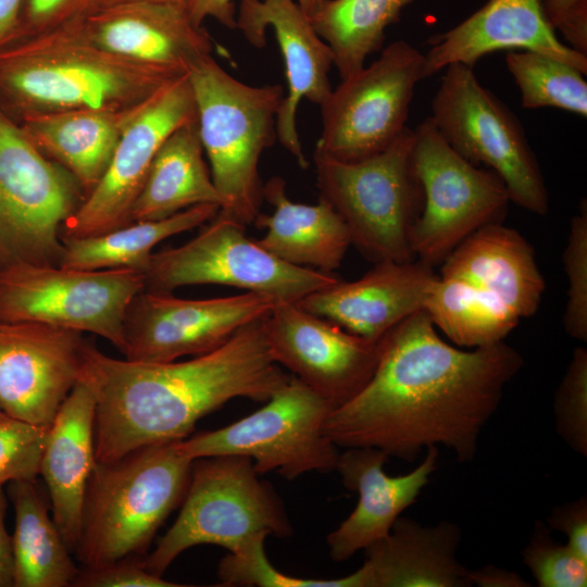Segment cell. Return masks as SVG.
I'll use <instances>...</instances> for the list:
<instances>
[{
    "label": "cell",
    "instance_id": "37",
    "mask_svg": "<svg viewBox=\"0 0 587 587\" xmlns=\"http://www.w3.org/2000/svg\"><path fill=\"white\" fill-rule=\"evenodd\" d=\"M555 432L576 453L587 455V349L577 347L554 392Z\"/></svg>",
    "mask_w": 587,
    "mask_h": 587
},
{
    "label": "cell",
    "instance_id": "25",
    "mask_svg": "<svg viewBox=\"0 0 587 587\" xmlns=\"http://www.w3.org/2000/svg\"><path fill=\"white\" fill-rule=\"evenodd\" d=\"M439 276L487 291L520 319L538 311L546 290L534 248L501 222L483 226L458 245L441 262Z\"/></svg>",
    "mask_w": 587,
    "mask_h": 587
},
{
    "label": "cell",
    "instance_id": "26",
    "mask_svg": "<svg viewBox=\"0 0 587 587\" xmlns=\"http://www.w3.org/2000/svg\"><path fill=\"white\" fill-rule=\"evenodd\" d=\"M461 529L449 521L433 526L400 516L389 534L365 549L362 587H467L469 569L457 551Z\"/></svg>",
    "mask_w": 587,
    "mask_h": 587
},
{
    "label": "cell",
    "instance_id": "23",
    "mask_svg": "<svg viewBox=\"0 0 587 587\" xmlns=\"http://www.w3.org/2000/svg\"><path fill=\"white\" fill-rule=\"evenodd\" d=\"M437 277L433 266L416 259L382 261L359 279H339L297 303L354 335L378 341L397 324L423 310Z\"/></svg>",
    "mask_w": 587,
    "mask_h": 587
},
{
    "label": "cell",
    "instance_id": "6",
    "mask_svg": "<svg viewBox=\"0 0 587 587\" xmlns=\"http://www.w3.org/2000/svg\"><path fill=\"white\" fill-rule=\"evenodd\" d=\"M414 130L407 127L386 150L340 161L315 149L320 199L345 222L351 246L374 263L414 260L410 229L423 207L412 164Z\"/></svg>",
    "mask_w": 587,
    "mask_h": 587
},
{
    "label": "cell",
    "instance_id": "41",
    "mask_svg": "<svg viewBox=\"0 0 587 587\" xmlns=\"http://www.w3.org/2000/svg\"><path fill=\"white\" fill-rule=\"evenodd\" d=\"M72 586L78 587H179L150 572L142 560L124 559L100 567L79 571Z\"/></svg>",
    "mask_w": 587,
    "mask_h": 587
},
{
    "label": "cell",
    "instance_id": "18",
    "mask_svg": "<svg viewBox=\"0 0 587 587\" xmlns=\"http://www.w3.org/2000/svg\"><path fill=\"white\" fill-rule=\"evenodd\" d=\"M83 333L40 323H0V410L49 426L79 380Z\"/></svg>",
    "mask_w": 587,
    "mask_h": 587
},
{
    "label": "cell",
    "instance_id": "34",
    "mask_svg": "<svg viewBox=\"0 0 587 587\" xmlns=\"http://www.w3.org/2000/svg\"><path fill=\"white\" fill-rule=\"evenodd\" d=\"M505 63L524 109L549 107L587 116V83L578 68L532 51H509Z\"/></svg>",
    "mask_w": 587,
    "mask_h": 587
},
{
    "label": "cell",
    "instance_id": "13",
    "mask_svg": "<svg viewBox=\"0 0 587 587\" xmlns=\"http://www.w3.org/2000/svg\"><path fill=\"white\" fill-rule=\"evenodd\" d=\"M143 289V273L132 268L13 265L0 270V323L91 333L123 352L126 310Z\"/></svg>",
    "mask_w": 587,
    "mask_h": 587
},
{
    "label": "cell",
    "instance_id": "15",
    "mask_svg": "<svg viewBox=\"0 0 587 587\" xmlns=\"http://www.w3.org/2000/svg\"><path fill=\"white\" fill-rule=\"evenodd\" d=\"M197 122L188 74L136 105L126 117L109 166L62 227V236L98 235L127 225L160 147L179 127Z\"/></svg>",
    "mask_w": 587,
    "mask_h": 587
},
{
    "label": "cell",
    "instance_id": "28",
    "mask_svg": "<svg viewBox=\"0 0 587 587\" xmlns=\"http://www.w3.org/2000/svg\"><path fill=\"white\" fill-rule=\"evenodd\" d=\"M134 108L42 113L27 116L18 125L41 153L77 179L87 196L105 173Z\"/></svg>",
    "mask_w": 587,
    "mask_h": 587
},
{
    "label": "cell",
    "instance_id": "10",
    "mask_svg": "<svg viewBox=\"0 0 587 587\" xmlns=\"http://www.w3.org/2000/svg\"><path fill=\"white\" fill-rule=\"evenodd\" d=\"M334 405L298 377L290 378L252 414L222 428L178 440L191 460L241 455L259 474L275 472L292 480L309 472L336 467L337 446L325 435L324 423Z\"/></svg>",
    "mask_w": 587,
    "mask_h": 587
},
{
    "label": "cell",
    "instance_id": "12",
    "mask_svg": "<svg viewBox=\"0 0 587 587\" xmlns=\"http://www.w3.org/2000/svg\"><path fill=\"white\" fill-rule=\"evenodd\" d=\"M208 223L186 243L152 253L143 272V290L222 285L298 302L339 280L332 273L279 260L247 237V226L221 210Z\"/></svg>",
    "mask_w": 587,
    "mask_h": 587
},
{
    "label": "cell",
    "instance_id": "22",
    "mask_svg": "<svg viewBox=\"0 0 587 587\" xmlns=\"http://www.w3.org/2000/svg\"><path fill=\"white\" fill-rule=\"evenodd\" d=\"M424 54V77L448 65L473 68L488 53L501 50L532 51L553 58L587 73V55L564 45L549 24L541 0H488L453 28L432 36Z\"/></svg>",
    "mask_w": 587,
    "mask_h": 587
},
{
    "label": "cell",
    "instance_id": "1",
    "mask_svg": "<svg viewBox=\"0 0 587 587\" xmlns=\"http://www.w3.org/2000/svg\"><path fill=\"white\" fill-rule=\"evenodd\" d=\"M376 369L364 388L335 408L323 430L337 446L374 447L413 462L439 445L471 462L507 385L524 365L500 341L460 349L444 341L420 310L378 341Z\"/></svg>",
    "mask_w": 587,
    "mask_h": 587
},
{
    "label": "cell",
    "instance_id": "39",
    "mask_svg": "<svg viewBox=\"0 0 587 587\" xmlns=\"http://www.w3.org/2000/svg\"><path fill=\"white\" fill-rule=\"evenodd\" d=\"M49 427L9 416L0 420V487L36 479Z\"/></svg>",
    "mask_w": 587,
    "mask_h": 587
},
{
    "label": "cell",
    "instance_id": "46",
    "mask_svg": "<svg viewBox=\"0 0 587 587\" xmlns=\"http://www.w3.org/2000/svg\"><path fill=\"white\" fill-rule=\"evenodd\" d=\"M5 511L7 498L0 487V587L13 586L12 537L5 528Z\"/></svg>",
    "mask_w": 587,
    "mask_h": 587
},
{
    "label": "cell",
    "instance_id": "50",
    "mask_svg": "<svg viewBox=\"0 0 587 587\" xmlns=\"http://www.w3.org/2000/svg\"><path fill=\"white\" fill-rule=\"evenodd\" d=\"M8 417L1 410H0V420Z\"/></svg>",
    "mask_w": 587,
    "mask_h": 587
},
{
    "label": "cell",
    "instance_id": "42",
    "mask_svg": "<svg viewBox=\"0 0 587 587\" xmlns=\"http://www.w3.org/2000/svg\"><path fill=\"white\" fill-rule=\"evenodd\" d=\"M544 13L567 46L587 55V0H541Z\"/></svg>",
    "mask_w": 587,
    "mask_h": 587
},
{
    "label": "cell",
    "instance_id": "29",
    "mask_svg": "<svg viewBox=\"0 0 587 587\" xmlns=\"http://www.w3.org/2000/svg\"><path fill=\"white\" fill-rule=\"evenodd\" d=\"M203 153L197 122L173 132L153 158L130 222L166 218L199 204L221 207Z\"/></svg>",
    "mask_w": 587,
    "mask_h": 587
},
{
    "label": "cell",
    "instance_id": "40",
    "mask_svg": "<svg viewBox=\"0 0 587 587\" xmlns=\"http://www.w3.org/2000/svg\"><path fill=\"white\" fill-rule=\"evenodd\" d=\"M102 0H23L11 41L39 35L83 16ZM10 41V42H11Z\"/></svg>",
    "mask_w": 587,
    "mask_h": 587
},
{
    "label": "cell",
    "instance_id": "43",
    "mask_svg": "<svg viewBox=\"0 0 587 587\" xmlns=\"http://www.w3.org/2000/svg\"><path fill=\"white\" fill-rule=\"evenodd\" d=\"M547 526L566 536V545L583 559L587 560V498L580 496L576 500L552 508Z\"/></svg>",
    "mask_w": 587,
    "mask_h": 587
},
{
    "label": "cell",
    "instance_id": "17",
    "mask_svg": "<svg viewBox=\"0 0 587 587\" xmlns=\"http://www.w3.org/2000/svg\"><path fill=\"white\" fill-rule=\"evenodd\" d=\"M273 360L337 408L357 396L377 364L378 345L311 313L277 301L262 319Z\"/></svg>",
    "mask_w": 587,
    "mask_h": 587
},
{
    "label": "cell",
    "instance_id": "11",
    "mask_svg": "<svg viewBox=\"0 0 587 587\" xmlns=\"http://www.w3.org/2000/svg\"><path fill=\"white\" fill-rule=\"evenodd\" d=\"M412 164L423 191L409 234L416 260L434 267L474 232L505 215L511 200L501 178L452 149L430 117L414 129Z\"/></svg>",
    "mask_w": 587,
    "mask_h": 587
},
{
    "label": "cell",
    "instance_id": "48",
    "mask_svg": "<svg viewBox=\"0 0 587 587\" xmlns=\"http://www.w3.org/2000/svg\"><path fill=\"white\" fill-rule=\"evenodd\" d=\"M325 0H297L298 4L310 17Z\"/></svg>",
    "mask_w": 587,
    "mask_h": 587
},
{
    "label": "cell",
    "instance_id": "21",
    "mask_svg": "<svg viewBox=\"0 0 587 587\" xmlns=\"http://www.w3.org/2000/svg\"><path fill=\"white\" fill-rule=\"evenodd\" d=\"M438 447L426 449L410 473L389 476L384 470L390 458L374 447H348L339 453L335 470L346 489L359 496L357 507L327 535L329 557L336 562L385 538L402 512L411 507L438 467Z\"/></svg>",
    "mask_w": 587,
    "mask_h": 587
},
{
    "label": "cell",
    "instance_id": "45",
    "mask_svg": "<svg viewBox=\"0 0 587 587\" xmlns=\"http://www.w3.org/2000/svg\"><path fill=\"white\" fill-rule=\"evenodd\" d=\"M471 586L478 587H529L532 584L517 572L496 565H485L478 570H469Z\"/></svg>",
    "mask_w": 587,
    "mask_h": 587
},
{
    "label": "cell",
    "instance_id": "31",
    "mask_svg": "<svg viewBox=\"0 0 587 587\" xmlns=\"http://www.w3.org/2000/svg\"><path fill=\"white\" fill-rule=\"evenodd\" d=\"M218 204L188 208L157 221H136L111 232L85 236H62L60 265L77 270L132 268L145 272L154 247L162 240L211 221Z\"/></svg>",
    "mask_w": 587,
    "mask_h": 587
},
{
    "label": "cell",
    "instance_id": "33",
    "mask_svg": "<svg viewBox=\"0 0 587 587\" xmlns=\"http://www.w3.org/2000/svg\"><path fill=\"white\" fill-rule=\"evenodd\" d=\"M423 310L457 347L470 349L504 341L521 320L487 291L439 275Z\"/></svg>",
    "mask_w": 587,
    "mask_h": 587
},
{
    "label": "cell",
    "instance_id": "2",
    "mask_svg": "<svg viewBox=\"0 0 587 587\" xmlns=\"http://www.w3.org/2000/svg\"><path fill=\"white\" fill-rule=\"evenodd\" d=\"M262 319L218 348L183 362L115 359L87 340L79 380L96 400V461L183 440L199 420L235 398L266 402L290 376L270 353Z\"/></svg>",
    "mask_w": 587,
    "mask_h": 587
},
{
    "label": "cell",
    "instance_id": "30",
    "mask_svg": "<svg viewBox=\"0 0 587 587\" xmlns=\"http://www.w3.org/2000/svg\"><path fill=\"white\" fill-rule=\"evenodd\" d=\"M8 496L15 511L13 587L72 586L79 570L35 480L10 482Z\"/></svg>",
    "mask_w": 587,
    "mask_h": 587
},
{
    "label": "cell",
    "instance_id": "14",
    "mask_svg": "<svg viewBox=\"0 0 587 587\" xmlns=\"http://www.w3.org/2000/svg\"><path fill=\"white\" fill-rule=\"evenodd\" d=\"M424 78V54L404 40L391 42L320 105L323 128L315 149L347 162L386 150L408 127L414 89Z\"/></svg>",
    "mask_w": 587,
    "mask_h": 587
},
{
    "label": "cell",
    "instance_id": "9",
    "mask_svg": "<svg viewBox=\"0 0 587 587\" xmlns=\"http://www.w3.org/2000/svg\"><path fill=\"white\" fill-rule=\"evenodd\" d=\"M429 117L460 155L501 178L511 201L538 215L548 213L547 186L521 123L472 67H446Z\"/></svg>",
    "mask_w": 587,
    "mask_h": 587
},
{
    "label": "cell",
    "instance_id": "16",
    "mask_svg": "<svg viewBox=\"0 0 587 587\" xmlns=\"http://www.w3.org/2000/svg\"><path fill=\"white\" fill-rule=\"evenodd\" d=\"M276 302L272 296L250 291L182 299L172 292L142 290L126 310L122 353L137 362H172L184 355H200L264 317Z\"/></svg>",
    "mask_w": 587,
    "mask_h": 587
},
{
    "label": "cell",
    "instance_id": "27",
    "mask_svg": "<svg viewBox=\"0 0 587 587\" xmlns=\"http://www.w3.org/2000/svg\"><path fill=\"white\" fill-rule=\"evenodd\" d=\"M263 198L273 207L260 213L253 225L266 228L257 242L279 260L301 267L332 273L340 267L351 246L349 230L334 208L291 201L286 182L273 176L263 185Z\"/></svg>",
    "mask_w": 587,
    "mask_h": 587
},
{
    "label": "cell",
    "instance_id": "7",
    "mask_svg": "<svg viewBox=\"0 0 587 587\" xmlns=\"http://www.w3.org/2000/svg\"><path fill=\"white\" fill-rule=\"evenodd\" d=\"M259 533L284 539L292 535V526L282 499L259 478L253 461L241 455L198 458L177 519L142 562L162 576L189 548L211 544L234 552Z\"/></svg>",
    "mask_w": 587,
    "mask_h": 587
},
{
    "label": "cell",
    "instance_id": "32",
    "mask_svg": "<svg viewBox=\"0 0 587 587\" xmlns=\"http://www.w3.org/2000/svg\"><path fill=\"white\" fill-rule=\"evenodd\" d=\"M413 1L325 0L317 8L310 21L329 46L341 79L359 72L366 58L382 48L386 28Z\"/></svg>",
    "mask_w": 587,
    "mask_h": 587
},
{
    "label": "cell",
    "instance_id": "24",
    "mask_svg": "<svg viewBox=\"0 0 587 587\" xmlns=\"http://www.w3.org/2000/svg\"><path fill=\"white\" fill-rule=\"evenodd\" d=\"M96 400L78 380L50 424L39 475L49 490L52 519L75 552L87 485L96 464Z\"/></svg>",
    "mask_w": 587,
    "mask_h": 587
},
{
    "label": "cell",
    "instance_id": "49",
    "mask_svg": "<svg viewBox=\"0 0 587 587\" xmlns=\"http://www.w3.org/2000/svg\"><path fill=\"white\" fill-rule=\"evenodd\" d=\"M143 1L185 2V0H143Z\"/></svg>",
    "mask_w": 587,
    "mask_h": 587
},
{
    "label": "cell",
    "instance_id": "36",
    "mask_svg": "<svg viewBox=\"0 0 587 587\" xmlns=\"http://www.w3.org/2000/svg\"><path fill=\"white\" fill-rule=\"evenodd\" d=\"M522 560L539 587L587 586V560L566 544L555 541L541 521L535 523Z\"/></svg>",
    "mask_w": 587,
    "mask_h": 587
},
{
    "label": "cell",
    "instance_id": "20",
    "mask_svg": "<svg viewBox=\"0 0 587 587\" xmlns=\"http://www.w3.org/2000/svg\"><path fill=\"white\" fill-rule=\"evenodd\" d=\"M237 28L259 49L266 43V29L274 30L287 83L276 116L277 139L299 166L307 168L309 162L297 130V110L302 99L321 105L329 96L334 54L297 0H241Z\"/></svg>",
    "mask_w": 587,
    "mask_h": 587
},
{
    "label": "cell",
    "instance_id": "19",
    "mask_svg": "<svg viewBox=\"0 0 587 587\" xmlns=\"http://www.w3.org/2000/svg\"><path fill=\"white\" fill-rule=\"evenodd\" d=\"M80 26L100 49L174 76L188 74L214 50L185 2L102 0L80 16Z\"/></svg>",
    "mask_w": 587,
    "mask_h": 587
},
{
    "label": "cell",
    "instance_id": "8",
    "mask_svg": "<svg viewBox=\"0 0 587 587\" xmlns=\"http://www.w3.org/2000/svg\"><path fill=\"white\" fill-rule=\"evenodd\" d=\"M85 197L77 179L0 110V270L60 265L63 224Z\"/></svg>",
    "mask_w": 587,
    "mask_h": 587
},
{
    "label": "cell",
    "instance_id": "38",
    "mask_svg": "<svg viewBox=\"0 0 587 587\" xmlns=\"http://www.w3.org/2000/svg\"><path fill=\"white\" fill-rule=\"evenodd\" d=\"M563 267L569 279L563 324L565 332L578 341L587 340V204L572 217L563 251Z\"/></svg>",
    "mask_w": 587,
    "mask_h": 587
},
{
    "label": "cell",
    "instance_id": "35",
    "mask_svg": "<svg viewBox=\"0 0 587 587\" xmlns=\"http://www.w3.org/2000/svg\"><path fill=\"white\" fill-rule=\"evenodd\" d=\"M267 533L251 537L241 548L229 552L217 567L222 586L259 587H361L360 573L333 579L302 578L278 571L265 553Z\"/></svg>",
    "mask_w": 587,
    "mask_h": 587
},
{
    "label": "cell",
    "instance_id": "3",
    "mask_svg": "<svg viewBox=\"0 0 587 587\" xmlns=\"http://www.w3.org/2000/svg\"><path fill=\"white\" fill-rule=\"evenodd\" d=\"M178 77L100 49L77 17L0 48V110L17 124L42 113L126 111Z\"/></svg>",
    "mask_w": 587,
    "mask_h": 587
},
{
    "label": "cell",
    "instance_id": "5",
    "mask_svg": "<svg viewBox=\"0 0 587 587\" xmlns=\"http://www.w3.org/2000/svg\"><path fill=\"white\" fill-rule=\"evenodd\" d=\"M188 77L199 137L222 200L220 210L245 226L253 225L264 201L260 159L277 139L276 116L284 87L245 84L212 55Z\"/></svg>",
    "mask_w": 587,
    "mask_h": 587
},
{
    "label": "cell",
    "instance_id": "47",
    "mask_svg": "<svg viewBox=\"0 0 587 587\" xmlns=\"http://www.w3.org/2000/svg\"><path fill=\"white\" fill-rule=\"evenodd\" d=\"M23 0H0V48L9 43L16 30Z\"/></svg>",
    "mask_w": 587,
    "mask_h": 587
},
{
    "label": "cell",
    "instance_id": "4",
    "mask_svg": "<svg viewBox=\"0 0 587 587\" xmlns=\"http://www.w3.org/2000/svg\"><path fill=\"white\" fill-rule=\"evenodd\" d=\"M192 461L177 441L136 449L91 472L75 554L100 567L143 554L186 495Z\"/></svg>",
    "mask_w": 587,
    "mask_h": 587
},
{
    "label": "cell",
    "instance_id": "44",
    "mask_svg": "<svg viewBox=\"0 0 587 587\" xmlns=\"http://www.w3.org/2000/svg\"><path fill=\"white\" fill-rule=\"evenodd\" d=\"M191 22L202 27L207 18H214L221 25L237 29V9L234 0H185Z\"/></svg>",
    "mask_w": 587,
    "mask_h": 587
}]
</instances>
